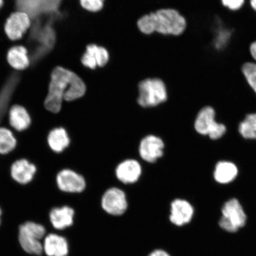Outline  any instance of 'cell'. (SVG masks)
<instances>
[{"label": "cell", "instance_id": "44dd1931", "mask_svg": "<svg viewBox=\"0 0 256 256\" xmlns=\"http://www.w3.org/2000/svg\"><path fill=\"white\" fill-rule=\"evenodd\" d=\"M214 33L212 44L214 49L222 51L228 47L232 37V30L225 26H217Z\"/></svg>", "mask_w": 256, "mask_h": 256}, {"label": "cell", "instance_id": "484cf974", "mask_svg": "<svg viewBox=\"0 0 256 256\" xmlns=\"http://www.w3.org/2000/svg\"><path fill=\"white\" fill-rule=\"evenodd\" d=\"M220 4L227 10L236 12L242 10L246 4V0H219Z\"/></svg>", "mask_w": 256, "mask_h": 256}, {"label": "cell", "instance_id": "52a82bcc", "mask_svg": "<svg viewBox=\"0 0 256 256\" xmlns=\"http://www.w3.org/2000/svg\"><path fill=\"white\" fill-rule=\"evenodd\" d=\"M110 55L106 48L96 44L86 46L84 52L80 58V62L85 68L95 71L104 68L110 62Z\"/></svg>", "mask_w": 256, "mask_h": 256}, {"label": "cell", "instance_id": "2e32d148", "mask_svg": "<svg viewBox=\"0 0 256 256\" xmlns=\"http://www.w3.org/2000/svg\"><path fill=\"white\" fill-rule=\"evenodd\" d=\"M75 211L70 206L54 208L50 211V222L56 230H64L72 225Z\"/></svg>", "mask_w": 256, "mask_h": 256}, {"label": "cell", "instance_id": "8fae6325", "mask_svg": "<svg viewBox=\"0 0 256 256\" xmlns=\"http://www.w3.org/2000/svg\"><path fill=\"white\" fill-rule=\"evenodd\" d=\"M30 26V16L27 12H14L8 18L5 24V32L10 39L16 40L21 39Z\"/></svg>", "mask_w": 256, "mask_h": 256}, {"label": "cell", "instance_id": "4316f807", "mask_svg": "<svg viewBox=\"0 0 256 256\" xmlns=\"http://www.w3.org/2000/svg\"><path fill=\"white\" fill-rule=\"evenodd\" d=\"M18 4L20 5H31L30 8H33L34 5H40V3L50 5H57L60 0H18Z\"/></svg>", "mask_w": 256, "mask_h": 256}, {"label": "cell", "instance_id": "cb8c5ba5", "mask_svg": "<svg viewBox=\"0 0 256 256\" xmlns=\"http://www.w3.org/2000/svg\"><path fill=\"white\" fill-rule=\"evenodd\" d=\"M238 130L244 138L256 140V114H248L240 123Z\"/></svg>", "mask_w": 256, "mask_h": 256}, {"label": "cell", "instance_id": "277c9868", "mask_svg": "<svg viewBox=\"0 0 256 256\" xmlns=\"http://www.w3.org/2000/svg\"><path fill=\"white\" fill-rule=\"evenodd\" d=\"M46 230L42 224L26 222L19 227V242L26 252L31 254L40 255L44 247L40 240L46 234Z\"/></svg>", "mask_w": 256, "mask_h": 256}, {"label": "cell", "instance_id": "9a60e30c", "mask_svg": "<svg viewBox=\"0 0 256 256\" xmlns=\"http://www.w3.org/2000/svg\"><path fill=\"white\" fill-rule=\"evenodd\" d=\"M8 120L11 129L10 130L22 132L30 127L32 120L26 108L21 105L14 104L10 108Z\"/></svg>", "mask_w": 256, "mask_h": 256}, {"label": "cell", "instance_id": "f1b7e54d", "mask_svg": "<svg viewBox=\"0 0 256 256\" xmlns=\"http://www.w3.org/2000/svg\"><path fill=\"white\" fill-rule=\"evenodd\" d=\"M149 256H170L167 252L162 250H156L152 252Z\"/></svg>", "mask_w": 256, "mask_h": 256}, {"label": "cell", "instance_id": "6da1fadb", "mask_svg": "<svg viewBox=\"0 0 256 256\" xmlns=\"http://www.w3.org/2000/svg\"><path fill=\"white\" fill-rule=\"evenodd\" d=\"M88 86L81 76L62 66L54 68L44 102L46 110L53 114L62 110L64 102H75L84 97Z\"/></svg>", "mask_w": 256, "mask_h": 256}, {"label": "cell", "instance_id": "30bf717a", "mask_svg": "<svg viewBox=\"0 0 256 256\" xmlns=\"http://www.w3.org/2000/svg\"><path fill=\"white\" fill-rule=\"evenodd\" d=\"M164 144L160 138L150 135L140 140L139 154L144 161L155 162L164 154Z\"/></svg>", "mask_w": 256, "mask_h": 256}, {"label": "cell", "instance_id": "4dcf8cb0", "mask_svg": "<svg viewBox=\"0 0 256 256\" xmlns=\"http://www.w3.org/2000/svg\"><path fill=\"white\" fill-rule=\"evenodd\" d=\"M2 210L1 209V208H0V224H1V223H2Z\"/></svg>", "mask_w": 256, "mask_h": 256}, {"label": "cell", "instance_id": "603a6c76", "mask_svg": "<svg viewBox=\"0 0 256 256\" xmlns=\"http://www.w3.org/2000/svg\"><path fill=\"white\" fill-rule=\"evenodd\" d=\"M240 72L248 87L256 94V62L249 60L242 62Z\"/></svg>", "mask_w": 256, "mask_h": 256}, {"label": "cell", "instance_id": "83f0119b", "mask_svg": "<svg viewBox=\"0 0 256 256\" xmlns=\"http://www.w3.org/2000/svg\"><path fill=\"white\" fill-rule=\"evenodd\" d=\"M248 52L251 60L256 62V38L249 44Z\"/></svg>", "mask_w": 256, "mask_h": 256}, {"label": "cell", "instance_id": "7a4b0ae2", "mask_svg": "<svg viewBox=\"0 0 256 256\" xmlns=\"http://www.w3.org/2000/svg\"><path fill=\"white\" fill-rule=\"evenodd\" d=\"M136 26L140 33L145 35L156 34L180 37L188 30V23L186 17L178 9L164 8L142 16Z\"/></svg>", "mask_w": 256, "mask_h": 256}, {"label": "cell", "instance_id": "8992f818", "mask_svg": "<svg viewBox=\"0 0 256 256\" xmlns=\"http://www.w3.org/2000/svg\"><path fill=\"white\" fill-rule=\"evenodd\" d=\"M220 226L230 232H236L242 228L245 225L247 219L241 204L236 199L230 200L224 204Z\"/></svg>", "mask_w": 256, "mask_h": 256}, {"label": "cell", "instance_id": "ba28073f", "mask_svg": "<svg viewBox=\"0 0 256 256\" xmlns=\"http://www.w3.org/2000/svg\"><path fill=\"white\" fill-rule=\"evenodd\" d=\"M56 183L60 191L69 194H82L87 186L84 176L71 169L60 171L57 175Z\"/></svg>", "mask_w": 256, "mask_h": 256}, {"label": "cell", "instance_id": "ffe728a7", "mask_svg": "<svg viewBox=\"0 0 256 256\" xmlns=\"http://www.w3.org/2000/svg\"><path fill=\"white\" fill-rule=\"evenodd\" d=\"M7 58L10 65L17 70H24L30 66L28 50L24 46H16L10 48Z\"/></svg>", "mask_w": 256, "mask_h": 256}, {"label": "cell", "instance_id": "5bb4252c", "mask_svg": "<svg viewBox=\"0 0 256 256\" xmlns=\"http://www.w3.org/2000/svg\"><path fill=\"white\" fill-rule=\"evenodd\" d=\"M37 168L26 159L18 160L12 164L11 176L14 180L20 184H27L33 180Z\"/></svg>", "mask_w": 256, "mask_h": 256}, {"label": "cell", "instance_id": "9c48e42d", "mask_svg": "<svg viewBox=\"0 0 256 256\" xmlns=\"http://www.w3.org/2000/svg\"><path fill=\"white\" fill-rule=\"evenodd\" d=\"M102 206L108 214L114 216L122 215L128 208L126 193L117 188H108L102 198Z\"/></svg>", "mask_w": 256, "mask_h": 256}, {"label": "cell", "instance_id": "1f68e13d", "mask_svg": "<svg viewBox=\"0 0 256 256\" xmlns=\"http://www.w3.org/2000/svg\"><path fill=\"white\" fill-rule=\"evenodd\" d=\"M3 3H4V2H3V0H0V8H1L3 6Z\"/></svg>", "mask_w": 256, "mask_h": 256}, {"label": "cell", "instance_id": "e0dca14e", "mask_svg": "<svg viewBox=\"0 0 256 256\" xmlns=\"http://www.w3.org/2000/svg\"><path fill=\"white\" fill-rule=\"evenodd\" d=\"M44 250L48 256H66L68 246L66 240L62 236L50 234L44 240Z\"/></svg>", "mask_w": 256, "mask_h": 256}, {"label": "cell", "instance_id": "7402d4cb", "mask_svg": "<svg viewBox=\"0 0 256 256\" xmlns=\"http://www.w3.org/2000/svg\"><path fill=\"white\" fill-rule=\"evenodd\" d=\"M17 140L11 130L0 127V154L6 155L14 151Z\"/></svg>", "mask_w": 256, "mask_h": 256}, {"label": "cell", "instance_id": "d4e9b609", "mask_svg": "<svg viewBox=\"0 0 256 256\" xmlns=\"http://www.w3.org/2000/svg\"><path fill=\"white\" fill-rule=\"evenodd\" d=\"M106 0H78L80 5L86 12L96 14L103 10Z\"/></svg>", "mask_w": 256, "mask_h": 256}, {"label": "cell", "instance_id": "d6986e66", "mask_svg": "<svg viewBox=\"0 0 256 256\" xmlns=\"http://www.w3.org/2000/svg\"><path fill=\"white\" fill-rule=\"evenodd\" d=\"M238 174V168L234 163L220 162L216 165L214 178L218 183L227 184L232 182Z\"/></svg>", "mask_w": 256, "mask_h": 256}, {"label": "cell", "instance_id": "ac0fdd59", "mask_svg": "<svg viewBox=\"0 0 256 256\" xmlns=\"http://www.w3.org/2000/svg\"><path fill=\"white\" fill-rule=\"evenodd\" d=\"M48 143L54 152L62 153L70 146L71 139L65 128H56L48 135Z\"/></svg>", "mask_w": 256, "mask_h": 256}, {"label": "cell", "instance_id": "5b68a950", "mask_svg": "<svg viewBox=\"0 0 256 256\" xmlns=\"http://www.w3.org/2000/svg\"><path fill=\"white\" fill-rule=\"evenodd\" d=\"M194 128L198 133L209 136L214 140L222 138L226 130L224 124L216 122V111L209 106L201 108L198 113L194 122Z\"/></svg>", "mask_w": 256, "mask_h": 256}, {"label": "cell", "instance_id": "7c38bea8", "mask_svg": "<svg viewBox=\"0 0 256 256\" xmlns=\"http://www.w3.org/2000/svg\"><path fill=\"white\" fill-rule=\"evenodd\" d=\"M142 174V166L138 162L133 159L124 160L115 170V174L117 178L124 184L136 183Z\"/></svg>", "mask_w": 256, "mask_h": 256}, {"label": "cell", "instance_id": "3957f363", "mask_svg": "<svg viewBox=\"0 0 256 256\" xmlns=\"http://www.w3.org/2000/svg\"><path fill=\"white\" fill-rule=\"evenodd\" d=\"M136 101L140 106L152 108L165 103L168 99V86L162 78H146L137 85Z\"/></svg>", "mask_w": 256, "mask_h": 256}, {"label": "cell", "instance_id": "4fadbf2b", "mask_svg": "<svg viewBox=\"0 0 256 256\" xmlns=\"http://www.w3.org/2000/svg\"><path fill=\"white\" fill-rule=\"evenodd\" d=\"M193 206L187 200L178 199L172 202L170 222L176 226H182L190 222L193 217Z\"/></svg>", "mask_w": 256, "mask_h": 256}, {"label": "cell", "instance_id": "f546056e", "mask_svg": "<svg viewBox=\"0 0 256 256\" xmlns=\"http://www.w3.org/2000/svg\"><path fill=\"white\" fill-rule=\"evenodd\" d=\"M250 8L256 14V0H248Z\"/></svg>", "mask_w": 256, "mask_h": 256}]
</instances>
